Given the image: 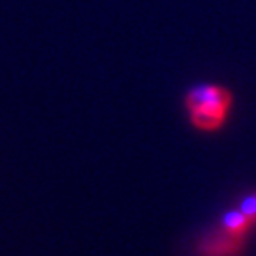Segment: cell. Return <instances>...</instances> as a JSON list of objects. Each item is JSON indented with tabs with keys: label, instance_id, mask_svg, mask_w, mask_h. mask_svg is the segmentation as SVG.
<instances>
[{
	"label": "cell",
	"instance_id": "3",
	"mask_svg": "<svg viewBox=\"0 0 256 256\" xmlns=\"http://www.w3.org/2000/svg\"><path fill=\"white\" fill-rule=\"evenodd\" d=\"M251 226H252L251 220L240 212V210H230V212H226L222 217V224H220V228L224 232H228L230 235L240 236V238H244V235L248 233V230Z\"/></svg>",
	"mask_w": 256,
	"mask_h": 256
},
{
	"label": "cell",
	"instance_id": "1",
	"mask_svg": "<svg viewBox=\"0 0 256 256\" xmlns=\"http://www.w3.org/2000/svg\"><path fill=\"white\" fill-rule=\"evenodd\" d=\"M233 96L222 86L201 84L192 88L185 96V108L190 123L204 132L219 130L230 114Z\"/></svg>",
	"mask_w": 256,
	"mask_h": 256
},
{
	"label": "cell",
	"instance_id": "4",
	"mask_svg": "<svg viewBox=\"0 0 256 256\" xmlns=\"http://www.w3.org/2000/svg\"><path fill=\"white\" fill-rule=\"evenodd\" d=\"M238 210L244 214V216L248 217L249 220H251L252 226H254V224H256V192H252V194H248L244 200L240 201Z\"/></svg>",
	"mask_w": 256,
	"mask_h": 256
},
{
	"label": "cell",
	"instance_id": "2",
	"mask_svg": "<svg viewBox=\"0 0 256 256\" xmlns=\"http://www.w3.org/2000/svg\"><path fill=\"white\" fill-rule=\"evenodd\" d=\"M242 238L224 232L222 235H210L203 240V252L206 256H226L236 252Z\"/></svg>",
	"mask_w": 256,
	"mask_h": 256
}]
</instances>
